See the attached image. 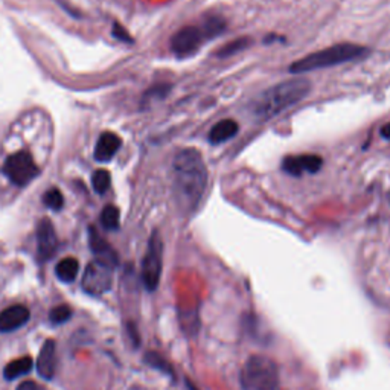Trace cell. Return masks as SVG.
<instances>
[{
  "mask_svg": "<svg viewBox=\"0 0 390 390\" xmlns=\"http://www.w3.org/2000/svg\"><path fill=\"white\" fill-rule=\"evenodd\" d=\"M209 173L203 154L195 148H183L173 159V185L177 202L186 212L198 207L206 193Z\"/></svg>",
  "mask_w": 390,
  "mask_h": 390,
  "instance_id": "obj_1",
  "label": "cell"
},
{
  "mask_svg": "<svg viewBox=\"0 0 390 390\" xmlns=\"http://www.w3.org/2000/svg\"><path fill=\"white\" fill-rule=\"evenodd\" d=\"M310 92L308 80L296 78L278 83L252 101L250 115L256 122H267L305 99Z\"/></svg>",
  "mask_w": 390,
  "mask_h": 390,
  "instance_id": "obj_2",
  "label": "cell"
},
{
  "mask_svg": "<svg viewBox=\"0 0 390 390\" xmlns=\"http://www.w3.org/2000/svg\"><path fill=\"white\" fill-rule=\"evenodd\" d=\"M367 54L369 51L366 47L354 43L334 44L327 47V49L308 54L307 56H303V59L294 61L290 66V73L300 75V73H307L319 69H327V68H331V66H339V64L363 59V56H366Z\"/></svg>",
  "mask_w": 390,
  "mask_h": 390,
  "instance_id": "obj_3",
  "label": "cell"
},
{
  "mask_svg": "<svg viewBox=\"0 0 390 390\" xmlns=\"http://www.w3.org/2000/svg\"><path fill=\"white\" fill-rule=\"evenodd\" d=\"M243 390H279L278 366L269 357L252 355L241 369Z\"/></svg>",
  "mask_w": 390,
  "mask_h": 390,
  "instance_id": "obj_4",
  "label": "cell"
},
{
  "mask_svg": "<svg viewBox=\"0 0 390 390\" xmlns=\"http://www.w3.org/2000/svg\"><path fill=\"white\" fill-rule=\"evenodd\" d=\"M2 174L9 180V183L16 188H25L30 185L35 177H39L42 165L35 159V154L28 148L11 150L2 160Z\"/></svg>",
  "mask_w": 390,
  "mask_h": 390,
  "instance_id": "obj_5",
  "label": "cell"
},
{
  "mask_svg": "<svg viewBox=\"0 0 390 390\" xmlns=\"http://www.w3.org/2000/svg\"><path fill=\"white\" fill-rule=\"evenodd\" d=\"M162 256H164V244H162L160 235L154 232L150 238L148 250L142 264V281L145 288L153 293L157 290L160 276H162Z\"/></svg>",
  "mask_w": 390,
  "mask_h": 390,
  "instance_id": "obj_6",
  "label": "cell"
},
{
  "mask_svg": "<svg viewBox=\"0 0 390 390\" xmlns=\"http://www.w3.org/2000/svg\"><path fill=\"white\" fill-rule=\"evenodd\" d=\"M111 269L99 261L90 262L83 276V290L90 296H102L111 288Z\"/></svg>",
  "mask_w": 390,
  "mask_h": 390,
  "instance_id": "obj_7",
  "label": "cell"
},
{
  "mask_svg": "<svg viewBox=\"0 0 390 390\" xmlns=\"http://www.w3.org/2000/svg\"><path fill=\"white\" fill-rule=\"evenodd\" d=\"M206 40L202 26H185L171 39V51L177 56H189L195 54Z\"/></svg>",
  "mask_w": 390,
  "mask_h": 390,
  "instance_id": "obj_8",
  "label": "cell"
},
{
  "mask_svg": "<svg viewBox=\"0 0 390 390\" xmlns=\"http://www.w3.org/2000/svg\"><path fill=\"white\" fill-rule=\"evenodd\" d=\"M323 160L317 154H300L288 156L282 162V169L293 177H300L302 174H316L322 169Z\"/></svg>",
  "mask_w": 390,
  "mask_h": 390,
  "instance_id": "obj_9",
  "label": "cell"
},
{
  "mask_svg": "<svg viewBox=\"0 0 390 390\" xmlns=\"http://www.w3.org/2000/svg\"><path fill=\"white\" fill-rule=\"evenodd\" d=\"M56 245H59V240H56L54 226L47 218H43L39 223V227H37V256H39V261L44 262L51 260L56 250Z\"/></svg>",
  "mask_w": 390,
  "mask_h": 390,
  "instance_id": "obj_10",
  "label": "cell"
},
{
  "mask_svg": "<svg viewBox=\"0 0 390 390\" xmlns=\"http://www.w3.org/2000/svg\"><path fill=\"white\" fill-rule=\"evenodd\" d=\"M89 244L92 252L95 253V256H97V261L107 265L110 269H115L119 264L118 253L113 250L111 245L104 240V238H101L97 231L92 229V227L89 231Z\"/></svg>",
  "mask_w": 390,
  "mask_h": 390,
  "instance_id": "obj_11",
  "label": "cell"
},
{
  "mask_svg": "<svg viewBox=\"0 0 390 390\" xmlns=\"http://www.w3.org/2000/svg\"><path fill=\"white\" fill-rule=\"evenodd\" d=\"M31 312L25 305H13L0 312V332H11L30 322Z\"/></svg>",
  "mask_w": 390,
  "mask_h": 390,
  "instance_id": "obj_12",
  "label": "cell"
},
{
  "mask_svg": "<svg viewBox=\"0 0 390 390\" xmlns=\"http://www.w3.org/2000/svg\"><path fill=\"white\" fill-rule=\"evenodd\" d=\"M37 372L43 379H52L56 369V346L54 340H46L37 358Z\"/></svg>",
  "mask_w": 390,
  "mask_h": 390,
  "instance_id": "obj_13",
  "label": "cell"
},
{
  "mask_svg": "<svg viewBox=\"0 0 390 390\" xmlns=\"http://www.w3.org/2000/svg\"><path fill=\"white\" fill-rule=\"evenodd\" d=\"M122 145V140L118 135L111 131L102 133L98 139V144L95 147V159L98 162H109L110 159L115 157L118 150Z\"/></svg>",
  "mask_w": 390,
  "mask_h": 390,
  "instance_id": "obj_14",
  "label": "cell"
},
{
  "mask_svg": "<svg viewBox=\"0 0 390 390\" xmlns=\"http://www.w3.org/2000/svg\"><path fill=\"white\" fill-rule=\"evenodd\" d=\"M238 130H240V127H238V123L233 119H223L211 128L207 139L211 144H223V142L235 138L238 135Z\"/></svg>",
  "mask_w": 390,
  "mask_h": 390,
  "instance_id": "obj_15",
  "label": "cell"
},
{
  "mask_svg": "<svg viewBox=\"0 0 390 390\" xmlns=\"http://www.w3.org/2000/svg\"><path fill=\"white\" fill-rule=\"evenodd\" d=\"M34 367V360L31 357H22L9 361V363L4 369V377L6 382H13V379L23 377L26 374L31 372V369Z\"/></svg>",
  "mask_w": 390,
  "mask_h": 390,
  "instance_id": "obj_16",
  "label": "cell"
},
{
  "mask_svg": "<svg viewBox=\"0 0 390 390\" xmlns=\"http://www.w3.org/2000/svg\"><path fill=\"white\" fill-rule=\"evenodd\" d=\"M78 270H80V262L75 258H72V256H69V258H64L56 264L55 274L61 282L69 284V282H73L75 278H77Z\"/></svg>",
  "mask_w": 390,
  "mask_h": 390,
  "instance_id": "obj_17",
  "label": "cell"
},
{
  "mask_svg": "<svg viewBox=\"0 0 390 390\" xmlns=\"http://www.w3.org/2000/svg\"><path fill=\"white\" fill-rule=\"evenodd\" d=\"M202 26V30L206 35L207 40L211 39H215V37L221 35L226 30V22L223 20V17H218V16H211L207 17L203 20V23L200 25Z\"/></svg>",
  "mask_w": 390,
  "mask_h": 390,
  "instance_id": "obj_18",
  "label": "cell"
},
{
  "mask_svg": "<svg viewBox=\"0 0 390 390\" xmlns=\"http://www.w3.org/2000/svg\"><path fill=\"white\" fill-rule=\"evenodd\" d=\"M144 360H145V363L148 366L160 370L162 374H166L169 377H174L173 367H171V365L168 363V361L164 357H162L160 354H157V352H148Z\"/></svg>",
  "mask_w": 390,
  "mask_h": 390,
  "instance_id": "obj_19",
  "label": "cell"
},
{
  "mask_svg": "<svg viewBox=\"0 0 390 390\" xmlns=\"http://www.w3.org/2000/svg\"><path fill=\"white\" fill-rule=\"evenodd\" d=\"M119 218H121L119 209L115 206H107L102 211L101 223L107 231H116V229H119V221H121Z\"/></svg>",
  "mask_w": 390,
  "mask_h": 390,
  "instance_id": "obj_20",
  "label": "cell"
},
{
  "mask_svg": "<svg viewBox=\"0 0 390 390\" xmlns=\"http://www.w3.org/2000/svg\"><path fill=\"white\" fill-rule=\"evenodd\" d=\"M92 183H93L95 191H97L98 194H106L109 186H110V174H109V171L98 169L97 173H95L93 177H92Z\"/></svg>",
  "mask_w": 390,
  "mask_h": 390,
  "instance_id": "obj_21",
  "label": "cell"
},
{
  "mask_svg": "<svg viewBox=\"0 0 390 390\" xmlns=\"http://www.w3.org/2000/svg\"><path fill=\"white\" fill-rule=\"evenodd\" d=\"M250 44V40L249 39H238V40H233L231 43H227L226 46H223L220 51L217 52V56H220V59H224V56H231L236 52H240L243 49H245L247 46Z\"/></svg>",
  "mask_w": 390,
  "mask_h": 390,
  "instance_id": "obj_22",
  "label": "cell"
},
{
  "mask_svg": "<svg viewBox=\"0 0 390 390\" xmlns=\"http://www.w3.org/2000/svg\"><path fill=\"white\" fill-rule=\"evenodd\" d=\"M72 317V308L69 305H59L54 307L49 312V320L54 325H61Z\"/></svg>",
  "mask_w": 390,
  "mask_h": 390,
  "instance_id": "obj_23",
  "label": "cell"
},
{
  "mask_svg": "<svg viewBox=\"0 0 390 390\" xmlns=\"http://www.w3.org/2000/svg\"><path fill=\"white\" fill-rule=\"evenodd\" d=\"M43 202L47 207L52 209V211H60L63 207V195L59 189L54 188V189H49V191L43 195Z\"/></svg>",
  "mask_w": 390,
  "mask_h": 390,
  "instance_id": "obj_24",
  "label": "cell"
},
{
  "mask_svg": "<svg viewBox=\"0 0 390 390\" xmlns=\"http://www.w3.org/2000/svg\"><path fill=\"white\" fill-rule=\"evenodd\" d=\"M16 390H42V389L35 382H30V379H28V382H23L18 384V387Z\"/></svg>",
  "mask_w": 390,
  "mask_h": 390,
  "instance_id": "obj_25",
  "label": "cell"
},
{
  "mask_svg": "<svg viewBox=\"0 0 390 390\" xmlns=\"http://www.w3.org/2000/svg\"><path fill=\"white\" fill-rule=\"evenodd\" d=\"M128 332H130V336H131V340H133V343H135V346H139V336H138V331H136V327L133 325V323H128Z\"/></svg>",
  "mask_w": 390,
  "mask_h": 390,
  "instance_id": "obj_26",
  "label": "cell"
},
{
  "mask_svg": "<svg viewBox=\"0 0 390 390\" xmlns=\"http://www.w3.org/2000/svg\"><path fill=\"white\" fill-rule=\"evenodd\" d=\"M115 35H118L121 40H126V42H131L130 35L126 32V30H122V28H119L118 25H115Z\"/></svg>",
  "mask_w": 390,
  "mask_h": 390,
  "instance_id": "obj_27",
  "label": "cell"
},
{
  "mask_svg": "<svg viewBox=\"0 0 390 390\" xmlns=\"http://www.w3.org/2000/svg\"><path fill=\"white\" fill-rule=\"evenodd\" d=\"M382 136L387 140H390V122L386 123V126L382 128Z\"/></svg>",
  "mask_w": 390,
  "mask_h": 390,
  "instance_id": "obj_28",
  "label": "cell"
},
{
  "mask_svg": "<svg viewBox=\"0 0 390 390\" xmlns=\"http://www.w3.org/2000/svg\"><path fill=\"white\" fill-rule=\"evenodd\" d=\"M188 387H189V389H191V390H197V389H195V387H194V386H193L191 383H189V382H188Z\"/></svg>",
  "mask_w": 390,
  "mask_h": 390,
  "instance_id": "obj_29",
  "label": "cell"
},
{
  "mask_svg": "<svg viewBox=\"0 0 390 390\" xmlns=\"http://www.w3.org/2000/svg\"><path fill=\"white\" fill-rule=\"evenodd\" d=\"M389 200H390V194H389Z\"/></svg>",
  "mask_w": 390,
  "mask_h": 390,
  "instance_id": "obj_30",
  "label": "cell"
}]
</instances>
